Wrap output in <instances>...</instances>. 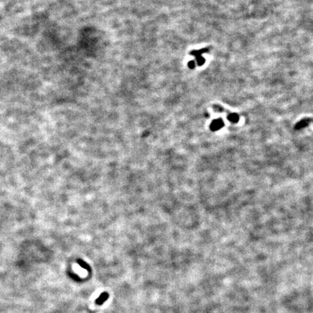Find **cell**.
I'll return each mask as SVG.
<instances>
[{"mask_svg":"<svg viewBox=\"0 0 313 313\" xmlns=\"http://www.w3.org/2000/svg\"><path fill=\"white\" fill-rule=\"evenodd\" d=\"M310 123H313V119L310 118V117H307V118H304L302 120H301L300 122H298L294 126V128L296 130H300V129L305 128L306 126H308Z\"/></svg>","mask_w":313,"mask_h":313,"instance_id":"obj_1","label":"cell"},{"mask_svg":"<svg viewBox=\"0 0 313 313\" xmlns=\"http://www.w3.org/2000/svg\"><path fill=\"white\" fill-rule=\"evenodd\" d=\"M224 126V122L222 119H217L213 121V123L210 125V128L212 131H216L220 130Z\"/></svg>","mask_w":313,"mask_h":313,"instance_id":"obj_2","label":"cell"},{"mask_svg":"<svg viewBox=\"0 0 313 313\" xmlns=\"http://www.w3.org/2000/svg\"><path fill=\"white\" fill-rule=\"evenodd\" d=\"M228 121L232 122V123H238V122H239V115L236 114V113H231V114H230L229 115H228Z\"/></svg>","mask_w":313,"mask_h":313,"instance_id":"obj_3","label":"cell"},{"mask_svg":"<svg viewBox=\"0 0 313 313\" xmlns=\"http://www.w3.org/2000/svg\"><path fill=\"white\" fill-rule=\"evenodd\" d=\"M108 298V294H106V293H104V294H102V295H101L100 297H99L97 300H96V303L97 304V305H102V304L105 302L106 300H107V299Z\"/></svg>","mask_w":313,"mask_h":313,"instance_id":"obj_4","label":"cell"},{"mask_svg":"<svg viewBox=\"0 0 313 313\" xmlns=\"http://www.w3.org/2000/svg\"><path fill=\"white\" fill-rule=\"evenodd\" d=\"M209 50V48H205V49H201V50H199V51H192V52H191V55H195L197 57V56H199V55H201L202 53H205V52H208V51Z\"/></svg>","mask_w":313,"mask_h":313,"instance_id":"obj_5","label":"cell"},{"mask_svg":"<svg viewBox=\"0 0 313 313\" xmlns=\"http://www.w3.org/2000/svg\"><path fill=\"white\" fill-rule=\"evenodd\" d=\"M196 57H197V63H198V65H204V62H205V60H204V57H202L201 55L197 56Z\"/></svg>","mask_w":313,"mask_h":313,"instance_id":"obj_6","label":"cell"},{"mask_svg":"<svg viewBox=\"0 0 313 313\" xmlns=\"http://www.w3.org/2000/svg\"><path fill=\"white\" fill-rule=\"evenodd\" d=\"M188 65H189V68H191V69H193V68L195 67L194 62V61H190V62H189V64H188Z\"/></svg>","mask_w":313,"mask_h":313,"instance_id":"obj_7","label":"cell"}]
</instances>
